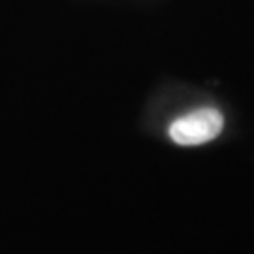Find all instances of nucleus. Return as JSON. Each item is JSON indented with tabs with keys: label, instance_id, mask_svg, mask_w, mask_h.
I'll return each instance as SVG.
<instances>
[{
	"label": "nucleus",
	"instance_id": "nucleus-1",
	"mask_svg": "<svg viewBox=\"0 0 254 254\" xmlns=\"http://www.w3.org/2000/svg\"><path fill=\"white\" fill-rule=\"evenodd\" d=\"M224 119L213 108H201L173 121L170 137L179 145H200L207 143L220 134Z\"/></svg>",
	"mask_w": 254,
	"mask_h": 254
}]
</instances>
